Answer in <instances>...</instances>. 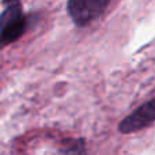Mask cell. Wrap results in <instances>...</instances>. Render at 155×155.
Listing matches in <instances>:
<instances>
[{"label":"cell","instance_id":"1","mask_svg":"<svg viewBox=\"0 0 155 155\" xmlns=\"http://www.w3.org/2000/svg\"><path fill=\"white\" fill-rule=\"evenodd\" d=\"M3 4L4 8L0 14V51L16 42L27 27L21 0H3Z\"/></svg>","mask_w":155,"mask_h":155},{"label":"cell","instance_id":"2","mask_svg":"<svg viewBox=\"0 0 155 155\" xmlns=\"http://www.w3.org/2000/svg\"><path fill=\"white\" fill-rule=\"evenodd\" d=\"M109 4L110 0H68L67 12L78 27H86L98 19Z\"/></svg>","mask_w":155,"mask_h":155},{"label":"cell","instance_id":"3","mask_svg":"<svg viewBox=\"0 0 155 155\" xmlns=\"http://www.w3.org/2000/svg\"><path fill=\"white\" fill-rule=\"evenodd\" d=\"M153 123H155V98L142 104L127 117H124L118 123L117 129L120 134L129 135L147 128Z\"/></svg>","mask_w":155,"mask_h":155},{"label":"cell","instance_id":"4","mask_svg":"<svg viewBox=\"0 0 155 155\" xmlns=\"http://www.w3.org/2000/svg\"><path fill=\"white\" fill-rule=\"evenodd\" d=\"M86 143L83 137H67L59 144L56 155H86Z\"/></svg>","mask_w":155,"mask_h":155}]
</instances>
